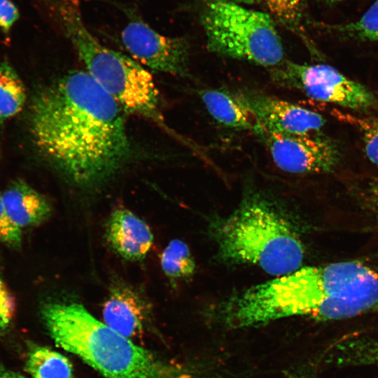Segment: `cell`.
<instances>
[{"instance_id":"7a4b0ae2","label":"cell","mask_w":378,"mask_h":378,"mask_svg":"<svg viewBox=\"0 0 378 378\" xmlns=\"http://www.w3.org/2000/svg\"><path fill=\"white\" fill-rule=\"evenodd\" d=\"M42 316L55 342L104 378L190 377L187 370L137 345L78 302H50L43 306Z\"/></svg>"},{"instance_id":"5bb4252c","label":"cell","mask_w":378,"mask_h":378,"mask_svg":"<svg viewBox=\"0 0 378 378\" xmlns=\"http://www.w3.org/2000/svg\"><path fill=\"white\" fill-rule=\"evenodd\" d=\"M26 100V88L17 71L7 61L0 62V122L21 112Z\"/></svg>"},{"instance_id":"277c9868","label":"cell","mask_w":378,"mask_h":378,"mask_svg":"<svg viewBox=\"0 0 378 378\" xmlns=\"http://www.w3.org/2000/svg\"><path fill=\"white\" fill-rule=\"evenodd\" d=\"M211 233L217 258L251 265L279 276L300 268L304 248L294 227L260 195L245 200L228 216L215 220Z\"/></svg>"},{"instance_id":"4fadbf2b","label":"cell","mask_w":378,"mask_h":378,"mask_svg":"<svg viewBox=\"0 0 378 378\" xmlns=\"http://www.w3.org/2000/svg\"><path fill=\"white\" fill-rule=\"evenodd\" d=\"M1 197L9 216L20 228L39 225L52 212L48 199L24 182L14 183Z\"/></svg>"},{"instance_id":"f1b7e54d","label":"cell","mask_w":378,"mask_h":378,"mask_svg":"<svg viewBox=\"0 0 378 378\" xmlns=\"http://www.w3.org/2000/svg\"><path fill=\"white\" fill-rule=\"evenodd\" d=\"M290 378H302V377H290Z\"/></svg>"},{"instance_id":"8fae6325","label":"cell","mask_w":378,"mask_h":378,"mask_svg":"<svg viewBox=\"0 0 378 378\" xmlns=\"http://www.w3.org/2000/svg\"><path fill=\"white\" fill-rule=\"evenodd\" d=\"M106 237L111 247L130 261L144 259L153 242L150 227L127 209H118L111 214L106 227Z\"/></svg>"},{"instance_id":"6da1fadb","label":"cell","mask_w":378,"mask_h":378,"mask_svg":"<svg viewBox=\"0 0 378 378\" xmlns=\"http://www.w3.org/2000/svg\"><path fill=\"white\" fill-rule=\"evenodd\" d=\"M120 105L85 71H70L42 87L29 106L37 150L70 183L99 187L132 159Z\"/></svg>"},{"instance_id":"ac0fdd59","label":"cell","mask_w":378,"mask_h":378,"mask_svg":"<svg viewBox=\"0 0 378 378\" xmlns=\"http://www.w3.org/2000/svg\"><path fill=\"white\" fill-rule=\"evenodd\" d=\"M329 31L360 40H370L378 34V0L356 21L339 24H323Z\"/></svg>"},{"instance_id":"e0dca14e","label":"cell","mask_w":378,"mask_h":378,"mask_svg":"<svg viewBox=\"0 0 378 378\" xmlns=\"http://www.w3.org/2000/svg\"><path fill=\"white\" fill-rule=\"evenodd\" d=\"M160 265L164 274L172 280L191 277L196 269L188 246L178 239L172 240L163 250Z\"/></svg>"},{"instance_id":"2e32d148","label":"cell","mask_w":378,"mask_h":378,"mask_svg":"<svg viewBox=\"0 0 378 378\" xmlns=\"http://www.w3.org/2000/svg\"><path fill=\"white\" fill-rule=\"evenodd\" d=\"M267 13L276 23L309 42L303 23L306 20L307 0H264Z\"/></svg>"},{"instance_id":"7402d4cb","label":"cell","mask_w":378,"mask_h":378,"mask_svg":"<svg viewBox=\"0 0 378 378\" xmlns=\"http://www.w3.org/2000/svg\"><path fill=\"white\" fill-rule=\"evenodd\" d=\"M20 18L17 6L10 0H0V29L8 35Z\"/></svg>"},{"instance_id":"d4e9b609","label":"cell","mask_w":378,"mask_h":378,"mask_svg":"<svg viewBox=\"0 0 378 378\" xmlns=\"http://www.w3.org/2000/svg\"><path fill=\"white\" fill-rule=\"evenodd\" d=\"M231 1H233L234 3L244 5V4H248V5H252V4H257L259 3H262L264 1V0H229Z\"/></svg>"},{"instance_id":"603a6c76","label":"cell","mask_w":378,"mask_h":378,"mask_svg":"<svg viewBox=\"0 0 378 378\" xmlns=\"http://www.w3.org/2000/svg\"><path fill=\"white\" fill-rule=\"evenodd\" d=\"M362 199L367 207L378 216V177L372 179L365 188Z\"/></svg>"},{"instance_id":"ffe728a7","label":"cell","mask_w":378,"mask_h":378,"mask_svg":"<svg viewBox=\"0 0 378 378\" xmlns=\"http://www.w3.org/2000/svg\"><path fill=\"white\" fill-rule=\"evenodd\" d=\"M0 240L12 246H19L22 241L21 228L6 211L0 195Z\"/></svg>"},{"instance_id":"52a82bcc","label":"cell","mask_w":378,"mask_h":378,"mask_svg":"<svg viewBox=\"0 0 378 378\" xmlns=\"http://www.w3.org/2000/svg\"><path fill=\"white\" fill-rule=\"evenodd\" d=\"M111 1L125 16L119 37L132 59L155 72L189 76L190 46L186 38L164 35L147 23L136 8Z\"/></svg>"},{"instance_id":"8992f818","label":"cell","mask_w":378,"mask_h":378,"mask_svg":"<svg viewBox=\"0 0 378 378\" xmlns=\"http://www.w3.org/2000/svg\"><path fill=\"white\" fill-rule=\"evenodd\" d=\"M268 71L276 85L298 90L316 101L353 110H367L375 104V97L368 88L327 64L285 59Z\"/></svg>"},{"instance_id":"d6986e66","label":"cell","mask_w":378,"mask_h":378,"mask_svg":"<svg viewBox=\"0 0 378 378\" xmlns=\"http://www.w3.org/2000/svg\"><path fill=\"white\" fill-rule=\"evenodd\" d=\"M346 120L360 127L365 155L372 163L378 165V118L365 120L347 115Z\"/></svg>"},{"instance_id":"83f0119b","label":"cell","mask_w":378,"mask_h":378,"mask_svg":"<svg viewBox=\"0 0 378 378\" xmlns=\"http://www.w3.org/2000/svg\"><path fill=\"white\" fill-rule=\"evenodd\" d=\"M372 311H376L377 312H378V302L377 303V304L373 307V309H372Z\"/></svg>"},{"instance_id":"30bf717a","label":"cell","mask_w":378,"mask_h":378,"mask_svg":"<svg viewBox=\"0 0 378 378\" xmlns=\"http://www.w3.org/2000/svg\"><path fill=\"white\" fill-rule=\"evenodd\" d=\"M152 316L151 304L142 290L121 281L111 285L102 309L105 324L134 341L143 337Z\"/></svg>"},{"instance_id":"4316f807","label":"cell","mask_w":378,"mask_h":378,"mask_svg":"<svg viewBox=\"0 0 378 378\" xmlns=\"http://www.w3.org/2000/svg\"><path fill=\"white\" fill-rule=\"evenodd\" d=\"M369 41H378V34L374 35L373 36H372Z\"/></svg>"},{"instance_id":"9a60e30c","label":"cell","mask_w":378,"mask_h":378,"mask_svg":"<svg viewBox=\"0 0 378 378\" xmlns=\"http://www.w3.org/2000/svg\"><path fill=\"white\" fill-rule=\"evenodd\" d=\"M26 370L33 378H74L73 365L68 358L44 346L29 352Z\"/></svg>"},{"instance_id":"9c48e42d","label":"cell","mask_w":378,"mask_h":378,"mask_svg":"<svg viewBox=\"0 0 378 378\" xmlns=\"http://www.w3.org/2000/svg\"><path fill=\"white\" fill-rule=\"evenodd\" d=\"M235 94L255 115L260 127L259 133L319 134L326 123V119L316 112L260 91L244 90Z\"/></svg>"},{"instance_id":"3957f363","label":"cell","mask_w":378,"mask_h":378,"mask_svg":"<svg viewBox=\"0 0 378 378\" xmlns=\"http://www.w3.org/2000/svg\"><path fill=\"white\" fill-rule=\"evenodd\" d=\"M71 42L87 72L126 113L148 119L164 130L158 89L139 63L98 41L85 26L80 0H35Z\"/></svg>"},{"instance_id":"5b68a950","label":"cell","mask_w":378,"mask_h":378,"mask_svg":"<svg viewBox=\"0 0 378 378\" xmlns=\"http://www.w3.org/2000/svg\"><path fill=\"white\" fill-rule=\"evenodd\" d=\"M200 21L210 52L267 69L286 59L276 22L267 13L229 0H204Z\"/></svg>"},{"instance_id":"ba28073f","label":"cell","mask_w":378,"mask_h":378,"mask_svg":"<svg viewBox=\"0 0 378 378\" xmlns=\"http://www.w3.org/2000/svg\"><path fill=\"white\" fill-rule=\"evenodd\" d=\"M257 136L265 144L276 167L286 172L328 173L340 161L337 146L320 134L292 135L262 132Z\"/></svg>"},{"instance_id":"484cf974","label":"cell","mask_w":378,"mask_h":378,"mask_svg":"<svg viewBox=\"0 0 378 378\" xmlns=\"http://www.w3.org/2000/svg\"><path fill=\"white\" fill-rule=\"evenodd\" d=\"M346 0H323L324 3L328 6H333Z\"/></svg>"},{"instance_id":"cb8c5ba5","label":"cell","mask_w":378,"mask_h":378,"mask_svg":"<svg viewBox=\"0 0 378 378\" xmlns=\"http://www.w3.org/2000/svg\"><path fill=\"white\" fill-rule=\"evenodd\" d=\"M0 378H24L21 374L15 372L4 371L0 372Z\"/></svg>"},{"instance_id":"44dd1931","label":"cell","mask_w":378,"mask_h":378,"mask_svg":"<svg viewBox=\"0 0 378 378\" xmlns=\"http://www.w3.org/2000/svg\"><path fill=\"white\" fill-rule=\"evenodd\" d=\"M15 300L0 276V330L6 328L15 312Z\"/></svg>"},{"instance_id":"7c38bea8","label":"cell","mask_w":378,"mask_h":378,"mask_svg":"<svg viewBox=\"0 0 378 378\" xmlns=\"http://www.w3.org/2000/svg\"><path fill=\"white\" fill-rule=\"evenodd\" d=\"M197 92L209 115L222 126L255 135L260 132L255 115L235 93L221 88L202 89Z\"/></svg>"}]
</instances>
